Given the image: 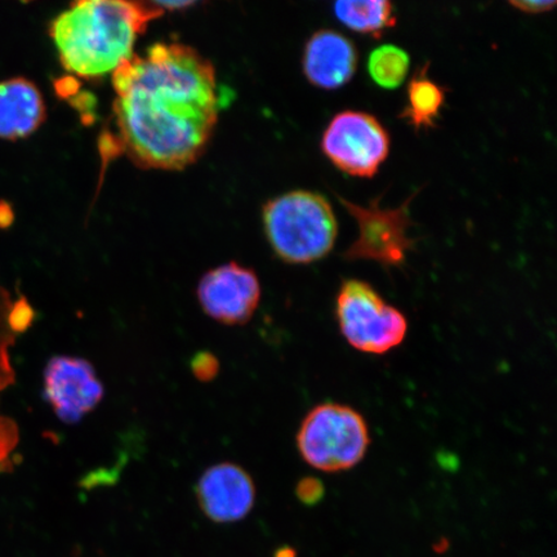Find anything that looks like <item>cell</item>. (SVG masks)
<instances>
[{
	"mask_svg": "<svg viewBox=\"0 0 557 557\" xmlns=\"http://www.w3.org/2000/svg\"><path fill=\"white\" fill-rule=\"evenodd\" d=\"M117 129L144 169L178 171L203 154L219 120L212 62L193 47L157 44L113 73Z\"/></svg>",
	"mask_w": 557,
	"mask_h": 557,
	"instance_id": "obj_1",
	"label": "cell"
},
{
	"mask_svg": "<svg viewBox=\"0 0 557 557\" xmlns=\"http://www.w3.org/2000/svg\"><path fill=\"white\" fill-rule=\"evenodd\" d=\"M163 13L156 2L83 0L53 20L51 37L69 73L101 78L134 55L138 35Z\"/></svg>",
	"mask_w": 557,
	"mask_h": 557,
	"instance_id": "obj_2",
	"label": "cell"
},
{
	"mask_svg": "<svg viewBox=\"0 0 557 557\" xmlns=\"http://www.w3.org/2000/svg\"><path fill=\"white\" fill-rule=\"evenodd\" d=\"M263 227L278 259L294 264L323 260L338 235V222L323 195L295 190L263 208Z\"/></svg>",
	"mask_w": 557,
	"mask_h": 557,
	"instance_id": "obj_3",
	"label": "cell"
},
{
	"mask_svg": "<svg viewBox=\"0 0 557 557\" xmlns=\"http://www.w3.org/2000/svg\"><path fill=\"white\" fill-rule=\"evenodd\" d=\"M371 444L364 417L344 404L325 403L311 409L297 434V447L311 468L323 472L354 469Z\"/></svg>",
	"mask_w": 557,
	"mask_h": 557,
	"instance_id": "obj_4",
	"label": "cell"
},
{
	"mask_svg": "<svg viewBox=\"0 0 557 557\" xmlns=\"http://www.w3.org/2000/svg\"><path fill=\"white\" fill-rule=\"evenodd\" d=\"M336 318L341 333L355 350L383 355L406 339L408 320L385 302L371 284L348 278L338 290Z\"/></svg>",
	"mask_w": 557,
	"mask_h": 557,
	"instance_id": "obj_5",
	"label": "cell"
},
{
	"mask_svg": "<svg viewBox=\"0 0 557 557\" xmlns=\"http://www.w3.org/2000/svg\"><path fill=\"white\" fill-rule=\"evenodd\" d=\"M414 197L412 195L398 208H382L381 197L369 201L368 206H360L337 195L339 203L357 221L359 232L357 239L345 250V260L374 261L385 268L403 267L414 247V240L408 234L413 224L409 205Z\"/></svg>",
	"mask_w": 557,
	"mask_h": 557,
	"instance_id": "obj_6",
	"label": "cell"
},
{
	"mask_svg": "<svg viewBox=\"0 0 557 557\" xmlns=\"http://www.w3.org/2000/svg\"><path fill=\"white\" fill-rule=\"evenodd\" d=\"M389 135L383 124L364 111H341L322 137L323 154L348 176L372 178L389 154Z\"/></svg>",
	"mask_w": 557,
	"mask_h": 557,
	"instance_id": "obj_7",
	"label": "cell"
},
{
	"mask_svg": "<svg viewBox=\"0 0 557 557\" xmlns=\"http://www.w3.org/2000/svg\"><path fill=\"white\" fill-rule=\"evenodd\" d=\"M198 299L207 315L218 322L246 324L260 305L259 276L236 262L222 264L201 277Z\"/></svg>",
	"mask_w": 557,
	"mask_h": 557,
	"instance_id": "obj_8",
	"label": "cell"
},
{
	"mask_svg": "<svg viewBox=\"0 0 557 557\" xmlns=\"http://www.w3.org/2000/svg\"><path fill=\"white\" fill-rule=\"evenodd\" d=\"M45 396L65 423H78L99 406L103 386L89 361L54 357L45 371Z\"/></svg>",
	"mask_w": 557,
	"mask_h": 557,
	"instance_id": "obj_9",
	"label": "cell"
},
{
	"mask_svg": "<svg viewBox=\"0 0 557 557\" xmlns=\"http://www.w3.org/2000/svg\"><path fill=\"white\" fill-rule=\"evenodd\" d=\"M197 499L208 519L227 524L240 521L252 511L256 486L240 466L228 462L214 465L200 476Z\"/></svg>",
	"mask_w": 557,
	"mask_h": 557,
	"instance_id": "obj_10",
	"label": "cell"
},
{
	"mask_svg": "<svg viewBox=\"0 0 557 557\" xmlns=\"http://www.w3.org/2000/svg\"><path fill=\"white\" fill-rule=\"evenodd\" d=\"M302 69L312 86L325 90L343 88L357 73V47L336 30H318L305 46Z\"/></svg>",
	"mask_w": 557,
	"mask_h": 557,
	"instance_id": "obj_11",
	"label": "cell"
},
{
	"mask_svg": "<svg viewBox=\"0 0 557 557\" xmlns=\"http://www.w3.org/2000/svg\"><path fill=\"white\" fill-rule=\"evenodd\" d=\"M46 115L44 95L33 82H0V138L16 141L29 137L45 123Z\"/></svg>",
	"mask_w": 557,
	"mask_h": 557,
	"instance_id": "obj_12",
	"label": "cell"
},
{
	"mask_svg": "<svg viewBox=\"0 0 557 557\" xmlns=\"http://www.w3.org/2000/svg\"><path fill=\"white\" fill-rule=\"evenodd\" d=\"M430 64L417 70L407 87V104L400 117L418 132L434 128L444 108L445 88L430 78Z\"/></svg>",
	"mask_w": 557,
	"mask_h": 557,
	"instance_id": "obj_13",
	"label": "cell"
},
{
	"mask_svg": "<svg viewBox=\"0 0 557 557\" xmlns=\"http://www.w3.org/2000/svg\"><path fill=\"white\" fill-rule=\"evenodd\" d=\"M334 15L348 29L381 38L396 25L394 4L387 0H347L334 4Z\"/></svg>",
	"mask_w": 557,
	"mask_h": 557,
	"instance_id": "obj_14",
	"label": "cell"
},
{
	"mask_svg": "<svg viewBox=\"0 0 557 557\" xmlns=\"http://www.w3.org/2000/svg\"><path fill=\"white\" fill-rule=\"evenodd\" d=\"M410 66L409 54L403 48L383 45L369 54L367 69L371 79L381 88H399L406 82Z\"/></svg>",
	"mask_w": 557,
	"mask_h": 557,
	"instance_id": "obj_15",
	"label": "cell"
},
{
	"mask_svg": "<svg viewBox=\"0 0 557 557\" xmlns=\"http://www.w3.org/2000/svg\"><path fill=\"white\" fill-rule=\"evenodd\" d=\"M191 371L200 382H211L218 377L220 363L212 352L200 351L191 359Z\"/></svg>",
	"mask_w": 557,
	"mask_h": 557,
	"instance_id": "obj_16",
	"label": "cell"
},
{
	"mask_svg": "<svg viewBox=\"0 0 557 557\" xmlns=\"http://www.w3.org/2000/svg\"><path fill=\"white\" fill-rule=\"evenodd\" d=\"M325 487L317 478H304L297 484L296 496L306 506H315L324 498Z\"/></svg>",
	"mask_w": 557,
	"mask_h": 557,
	"instance_id": "obj_17",
	"label": "cell"
},
{
	"mask_svg": "<svg viewBox=\"0 0 557 557\" xmlns=\"http://www.w3.org/2000/svg\"><path fill=\"white\" fill-rule=\"evenodd\" d=\"M510 5L522 13H527V15H541V13L554 10L556 2H548V0H537V2H532V0H521V2H517V0H512Z\"/></svg>",
	"mask_w": 557,
	"mask_h": 557,
	"instance_id": "obj_18",
	"label": "cell"
},
{
	"mask_svg": "<svg viewBox=\"0 0 557 557\" xmlns=\"http://www.w3.org/2000/svg\"><path fill=\"white\" fill-rule=\"evenodd\" d=\"M12 222V211L9 206H0V227L9 226Z\"/></svg>",
	"mask_w": 557,
	"mask_h": 557,
	"instance_id": "obj_19",
	"label": "cell"
},
{
	"mask_svg": "<svg viewBox=\"0 0 557 557\" xmlns=\"http://www.w3.org/2000/svg\"><path fill=\"white\" fill-rule=\"evenodd\" d=\"M274 557H297V554L292 547L277 548Z\"/></svg>",
	"mask_w": 557,
	"mask_h": 557,
	"instance_id": "obj_20",
	"label": "cell"
}]
</instances>
